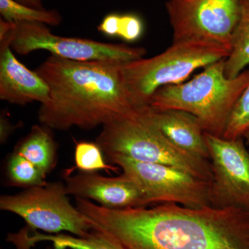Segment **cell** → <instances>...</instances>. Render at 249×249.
Returning a JSON list of instances; mask_svg holds the SVG:
<instances>
[{
    "instance_id": "obj_1",
    "label": "cell",
    "mask_w": 249,
    "mask_h": 249,
    "mask_svg": "<svg viewBox=\"0 0 249 249\" xmlns=\"http://www.w3.org/2000/svg\"><path fill=\"white\" fill-rule=\"evenodd\" d=\"M76 207L124 249H249V211L240 208L110 209L81 198Z\"/></svg>"
},
{
    "instance_id": "obj_2",
    "label": "cell",
    "mask_w": 249,
    "mask_h": 249,
    "mask_svg": "<svg viewBox=\"0 0 249 249\" xmlns=\"http://www.w3.org/2000/svg\"><path fill=\"white\" fill-rule=\"evenodd\" d=\"M121 62L73 61L51 55L36 71L49 88L40 124L52 129H92L135 114L121 74Z\"/></svg>"
},
{
    "instance_id": "obj_3",
    "label": "cell",
    "mask_w": 249,
    "mask_h": 249,
    "mask_svg": "<svg viewBox=\"0 0 249 249\" xmlns=\"http://www.w3.org/2000/svg\"><path fill=\"white\" fill-rule=\"evenodd\" d=\"M224 64L225 60L214 62L189 81L162 87L152 96L150 107L186 111L196 116L205 132L222 137L231 113L249 83V70L229 78Z\"/></svg>"
},
{
    "instance_id": "obj_4",
    "label": "cell",
    "mask_w": 249,
    "mask_h": 249,
    "mask_svg": "<svg viewBox=\"0 0 249 249\" xmlns=\"http://www.w3.org/2000/svg\"><path fill=\"white\" fill-rule=\"evenodd\" d=\"M230 53L226 47L206 41L173 42L152 58L121 62V78L132 106L142 110L150 107L160 88L182 83L197 69L226 60Z\"/></svg>"
},
{
    "instance_id": "obj_5",
    "label": "cell",
    "mask_w": 249,
    "mask_h": 249,
    "mask_svg": "<svg viewBox=\"0 0 249 249\" xmlns=\"http://www.w3.org/2000/svg\"><path fill=\"white\" fill-rule=\"evenodd\" d=\"M147 108L103 125L96 142L103 152L108 157L121 155L143 163L170 165L211 183L210 160L190 155L172 144L150 120Z\"/></svg>"
},
{
    "instance_id": "obj_6",
    "label": "cell",
    "mask_w": 249,
    "mask_h": 249,
    "mask_svg": "<svg viewBox=\"0 0 249 249\" xmlns=\"http://www.w3.org/2000/svg\"><path fill=\"white\" fill-rule=\"evenodd\" d=\"M0 209L19 216L27 229L85 237L98 225L70 202L65 183H47L0 197Z\"/></svg>"
},
{
    "instance_id": "obj_7",
    "label": "cell",
    "mask_w": 249,
    "mask_h": 249,
    "mask_svg": "<svg viewBox=\"0 0 249 249\" xmlns=\"http://www.w3.org/2000/svg\"><path fill=\"white\" fill-rule=\"evenodd\" d=\"M4 37L9 39L11 49L19 55L45 50L52 55L73 61L126 62L142 58L147 52L143 47L54 35L47 25L37 22L14 23L11 31L0 40Z\"/></svg>"
},
{
    "instance_id": "obj_8",
    "label": "cell",
    "mask_w": 249,
    "mask_h": 249,
    "mask_svg": "<svg viewBox=\"0 0 249 249\" xmlns=\"http://www.w3.org/2000/svg\"><path fill=\"white\" fill-rule=\"evenodd\" d=\"M173 42L202 40L231 52L241 13V0H168Z\"/></svg>"
},
{
    "instance_id": "obj_9",
    "label": "cell",
    "mask_w": 249,
    "mask_h": 249,
    "mask_svg": "<svg viewBox=\"0 0 249 249\" xmlns=\"http://www.w3.org/2000/svg\"><path fill=\"white\" fill-rule=\"evenodd\" d=\"M109 159L139 187L149 204L173 203L190 208L211 205V183L184 170L137 161L124 156H111Z\"/></svg>"
},
{
    "instance_id": "obj_10",
    "label": "cell",
    "mask_w": 249,
    "mask_h": 249,
    "mask_svg": "<svg viewBox=\"0 0 249 249\" xmlns=\"http://www.w3.org/2000/svg\"><path fill=\"white\" fill-rule=\"evenodd\" d=\"M213 172L211 205L249 211V152L244 138L227 139L205 132Z\"/></svg>"
},
{
    "instance_id": "obj_11",
    "label": "cell",
    "mask_w": 249,
    "mask_h": 249,
    "mask_svg": "<svg viewBox=\"0 0 249 249\" xmlns=\"http://www.w3.org/2000/svg\"><path fill=\"white\" fill-rule=\"evenodd\" d=\"M68 196L96 201L110 209L145 207L146 197L132 180L122 174L116 178H107L96 173L65 175Z\"/></svg>"
},
{
    "instance_id": "obj_12",
    "label": "cell",
    "mask_w": 249,
    "mask_h": 249,
    "mask_svg": "<svg viewBox=\"0 0 249 249\" xmlns=\"http://www.w3.org/2000/svg\"><path fill=\"white\" fill-rule=\"evenodd\" d=\"M49 88L37 72L31 71L13 53L7 37L0 40V98L2 101L25 106L41 104L49 100Z\"/></svg>"
},
{
    "instance_id": "obj_13",
    "label": "cell",
    "mask_w": 249,
    "mask_h": 249,
    "mask_svg": "<svg viewBox=\"0 0 249 249\" xmlns=\"http://www.w3.org/2000/svg\"><path fill=\"white\" fill-rule=\"evenodd\" d=\"M147 116L156 127L175 146L180 150L209 160L205 132L196 116L177 109L157 110L147 108Z\"/></svg>"
},
{
    "instance_id": "obj_14",
    "label": "cell",
    "mask_w": 249,
    "mask_h": 249,
    "mask_svg": "<svg viewBox=\"0 0 249 249\" xmlns=\"http://www.w3.org/2000/svg\"><path fill=\"white\" fill-rule=\"evenodd\" d=\"M11 240L17 249H31L40 242H52L55 249H124L112 235L98 227L85 237L41 233L25 227L13 234Z\"/></svg>"
},
{
    "instance_id": "obj_15",
    "label": "cell",
    "mask_w": 249,
    "mask_h": 249,
    "mask_svg": "<svg viewBox=\"0 0 249 249\" xmlns=\"http://www.w3.org/2000/svg\"><path fill=\"white\" fill-rule=\"evenodd\" d=\"M14 151L25 157L48 175L55 168L58 157V145L52 129L44 124H36L21 139Z\"/></svg>"
},
{
    "instance_id": "obj_16",
    "label": "cell",
    "mask_w": 249,
    "mask_h": 249,
    "mask_svg": "<svg viewBox=\"0 0 249 249\" xmlns=\"http://www.w3.org/2000/svg\"><path fill=\"white\" fill-rule=\"evenodd\" d=\"M249 65V0H241L240 18L232 37L230 55L225 60L224 73L235 78Z\"/></svg>"
},
{
    "instance_id": "obj_17",
    "label": "cell",
    "mask_w": 249,
    "mask_h": 249,
    "mask_svg": "<svg viewBox=\"0 0 249 249\" xmlns=\"http://www.w3.org/2000/svg\"><path fill=\"white\" fill-rule=\"evenodd\" d=\"M0 14L2 19L14 23L37 22L56 27L62 22L57 10L36 9L16 0H0Z\"/></svg>"
},
{
    "instance_id": "obj_18",
    "label": "cell",
    "mask_w": 249,
    "mask_h": 249,
    "mask_svg": "<svg viewBox=\"0 0 249 249\" xmlns=\"http://www.w3.org/2000/svg\"><path fill=\"white\" fill-rule=\"evenodd\" d=\"M8 184L26 189L47 184V175L22 155L16 152L10 154L6 160Z\"/></svg>"
},
{
    "instance_id": "obj_19",
    "label": "cell",
    "mask_w": 249,
    "mask_h": 249,
    "mask_svg": "<svg viewBox=\"0 0 249 249\" xmlns=\"http://www.w3.org/2000/svg\"><path fill=\"white\" fill-rule=\"evenodd\" d=\"M103 152L96 142H76L74 152L76 168L83 173H89L103 170L115 171L117 168L106 163Z\"/></svg>"
},
{
    "instance_id": "obj_20",
    "label": "cell",
    "mask_w": 249,
    "mask_h": 249,
    "mask_svg": "<svg viewBox=\"0 0 249 249\" xmlns=\"http://www.w3.org/2000/svg\"><path fill=\"white\" fill-rule=\"evenodd\" d=\"M249 132V83L231 113L222 137L242 138Z\"/></svg>"
},
{
    "instance_id": "obj_21",
    "label": "cell",
    "mask_w": 249,
    "mask_h": 249,
    "mask_svg": "<svg viewBox=\"0 0 249 249\" xmlns=\"http://www.w3.org/2000/svg\"><path fill=\"white\" fill-rule=\"evenodd\" d=\"M144 31L142 18L134 14H121L119 37L126 42H136L141 38Z\"/></svg>"
},
{
    "instance_id": "obj_22",
    "label": "cell",
    "mask_w": 249,
    "mask_h": 249,
    "mask_svg": "<svg viewBox=\"0 0 249 249\" xmlns=\"http://www.w3.org/2000/svg\"><path fill=\"white\" fill-rule=\"evenodd\" d=\"M121 14L111 13L103 18L98 26V30L107 37H119L120 32Z\"/></svg>"
},
{
    "instance_id": "obj_23",
    "label": "cell",
    "mask_w": 249,
    "mask_h": 249,
    "mask_svg": "<svg viewBox=\"0 0 249 249\" xmlns=\"http://www.w3.org/2000/svg\"><path fill=\"white\" fill-rule=\"evenodd\" d=\"M14 127L10 122L9 118L4 114H1L0 117V141L1 143H4L9 136L13 133Z\"/></svg>"
},
{
    "instance_id": "obj_24",
    "label": "cell",
    "mask_w": 249,
    "mask_h": 249,
    "mask_svg": "<svg viewBox=\"0 0 249 249\" xmlns=\"http://www.w3.org/2000/svg\"><path fill=\"white\" fill-rule=\"evenodd\" d=\"M16 1L21 3V4L36 8V9H45L41 0H16Z\"/></svg>"
},
{
    "instance_id": "obj_25",
    "label": "cell",
    "mask_w": 249,
    "mask_h": 249,
    "mask_svg": "<svg viewBox=\"0 0 249 249\" xmlns=\"http://www.w3.org/2000/svg\"><path fill=\"white\" fill-rule=\"evenodd\" d=\"M243 138L245 139L246 140H247V142H248V144L249 145V132H248V133L246 134L244 136Z\"/></svg>"
},
{
    "instance_id": "obj_26",
    "label": "cell",
    "mask_w": 249,
    "mask_h": 249,
    "mask_svg": "<svg viewBox=\"0 0 249 249\" xmlns=\"http://www.w3.org/2000/svg\"><path fill=\"white\" fill-rule=\"evenodd\" d=\"M45 249H55V248H54V247H47V248H46Z\"/></svg>"
}]
</instances>
